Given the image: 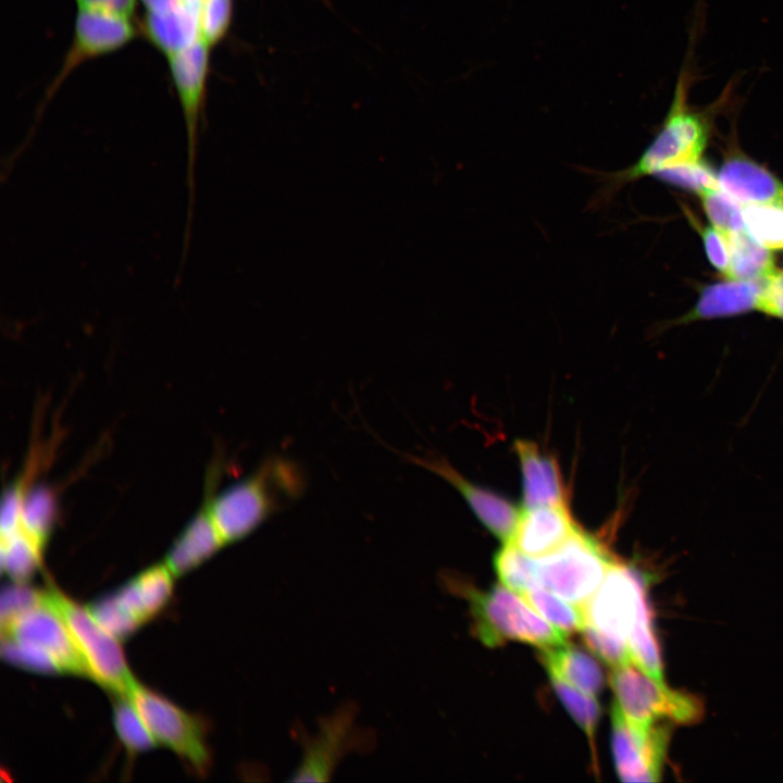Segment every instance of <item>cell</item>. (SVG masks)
I'll use <instances>...</instances> for the list:
<instances>
[{"instance_id": "cell-35", "label": "cell", "mask_w": 783, "mask_h": 783, "mask_svg": "<svg viewBox=\"0 0 783 783\" xmlns=\"http://www.w3.org/2000/svg\"><path fill=\"white\" fill-rule=\"evenodd\" d=\"M583 638L586 645L605 662L612 668L631 661L627 643L606 634L596 627L585 624Z\"/></svg>"}, {"instance_id": "cell-4", "label": "cell", "mask_w": 783, "mask_h": 783, "mask_svg": "<svg viewBox=\"0 0 783 783\" xmlns=\"http://www.w3.org/2000/svg\"><path fill=\"white\" fill-rule=\"evenodd\" d=\"M45 599L59 612L79 650L90 679L116 695H127L135 683L120 639L102 626L87 607L51 587Z\"/></svg>"}, {"instance_id": "cell-30", "label": "cell", "mask_w": 783, "mask_h": 783, "mask_svg": "<svg viewBox=\"0 0 783 783\" xmlns=\"http://www.w3.org/2000/svg\"><path fill=\"white\" fill-rule=\"evenodd\" d=\"M747 231L768 249L783 248V203L744 204Z\"/></svg>"}, {"instance_id": "cell-27", "label": "cell", "mask_w": 783, "mask_h": 783, "mask_svg": "<svg viewBox=\"0 0 783 783\" xmlns=\"http://www.w3.org/2000/svg\"><path fill=\"white\" fill-rule=\"evenodd\" d=\"M548 671V670H547ZM552 688L594 747L600 708L594 696L577 689L557 673L548 671Z\"/></svg>"}, {"instance_id": "cell-12", "label": "cell", "mask_w": 783, "mask_h": 783, "mask_svg": "<svg viewBox=\"0 0 783 783\" xmlns=\"http://www.w3.org/2000/svg\"><path fill=\"white\" fill-rule=\"evenodd\" d=\"M405 457L448 482L461 494L472 512L490 533L504 544L510 540L520 511L508 499L468 481L444 458L411 455Z\"/></svg>"}, {"instance_id": "cell-39", "label": "cell", "mask_w": 783, "mask_h": 783, "mask_svg": "<svg viewBox=\"0 0 783 783\" xmlns=\"http://www.w3.org/2000/svg\"><path fill=\"white\" fill-rule=\"evenodd\" d=\"M79 9L96 10L128 17L135 10L136 0H76Z\"/></svg>"}, {"instance_id": "cell-33", "label": "cell", "mask_w": 783, "mask_h": 783, "mask_svg": "<svg viewBox=\"0 0 783 783\" xmlns=\"http://www.w3.org/2000/svg\"><path fill=\"white\" fill-rule=\"evenodd\" d=\"M88 609L96 620L120 641L141 625L123 607L115 594L92 602Z\"/></svg>"}, {"instance_id": "cell-34", "label": "cell", "mask_w": 783, "mask_h": 783, "mask_svg": "<svg viewBox=\"0 0 783 783\" xmlns=\"http://www.w3.org/2000/svg\"><path fill=\"white\" fill-rule=\"evenodd\" d=\"M232 13V0H201L199 26L201 37L211 46L226 33Z\"/></svg>"}, {"instance_id": "cell-10", "label": "cell", "mask_w": 783, "mask_h": 783, "mask_svg": "<svg viewBox=\"0 0 783 783\" xmlns=\"http://www.w3.org/2000/svg\"><path fill=\"white\" fill-rule=\"evenodd\" d=\"M644 583L636 570L613 561L584 607L586 624L627 643L639 617L650 611Z\"/></svg>"}, {"instance_id": "cell-14", "label": "cell", "mask_w": 783, "mask_h": 783, "mask_svg": "<svg viewBox=\"0 0 783 783\" xmlns=\"http://www.w3.org/2000/svg\"><path fill=\"white\" fill-rule=\"evenodd\" d=\"M577 527L566 504L523 508L508 543L540 558L566 543Z\"/></svg>"}, {"instance_id": "cell-13", "label": "cell", "mask_w": 783, "mask_h": 783, "mask_svg": "<svg viewBox=\"0 0 783 783\" xmlns=\"http://www.w3.org/2000/svg\"><path fill=\"white\" fill-rule=\"evenodd\" d=\"M128 17L113 13L79 9L73 44L53 89L80 62L120 49L135 37Z\"/></svg>"}, {"instance_id": "cell-41", "label": "cell", "mask_w": 783, "mask_h": 783, "mask_svg": "<svg viewBox=\"0 0 783 783\" xmlns=\"http://www.w3.org/2000/svg\"><path fill=\"white\" fill-rule=\"evenodd\" d=\"M183 1L186 2V3H188V4H190V5H192V7L199 8V4H200V1H201V0H183Z\"/></svg>"}, {"instance_id": "cell-28", "label": "cell", "mask_w": 783, "mask_h": 783, "mask_svg": "<svg viewBox=\"0 0 783 783\" xmlns=\"http://www.w3.org/2000/svg\"><path fill=\"white\" fill-rule=\"evenodd\" d=\"M117 696L113 707L114 728L125 748L130 753H140L157 746L158 742L129 697Z\"/></svg>"}, {"instance_id": "cell-3", "label": "cell", "mask_w": 783, "mask_h": 783, "mask_svg": "<svg viewBox=\"0 0 783 783\" xmlns=\"http://www.w3.org/2000/svg\"><path fill=\"white\" fill-rule=\"evenodd\" d=\"M474 630L482 643L498 646L508 641L524 642L547 649L566 644L567 635L547 622L518 593L505 585L487 592L465 589Z\"/></svg>"}, {"instance_id": "cell-22", "label": "cell", "mask_w": 783, "mask_h": 783, "mask_svg": "<svg viewBox=\"0 0 783 783\" xmlns=\"http://www.w3.org/2000/svg\"><path fill=\"white\" fill-rule=\"evenodd\" d=\"M542 660L577 689L595 696L602 687L604 676L598 663L586 652L566 644L542 650Z\"/></svg>"}, {"instance_id": "cell-29", "label": "cell", "mask_w": 783, "mask_h": 783, "mask_svg": "<svg viewBox=\"0 0 783 783\" xmlns=\"http://www.w3.org/2000/svg\"><path fill=\"white\" fill-rule=\"evenodd\" d=\"M627 646L631 661L648 675L663 681L662 661L651 622V611L639 617L631 632Z\"/></svg>"}, {"instance_id": "cell-32", "label": "cell", "mask_w": 783, "mask_h": 783, "mask_svg": "<svg viewBox=\"0 0 783 783\" xmlns=\"http://www.w3.org/2000/svg\"><path fill=\"white\" fill-rule=\"evenodd\" d=\"M655 176L699 195L707 190L721 189L718 176L700 160L662 170Z\"/></svg>"}, {"instance_id": "cell-15", "label": "cell", "mask_w": 783, "mask_h": 783, "mask_svg": "<svg viewBox=\"0 0 783 783\" xmlns=\"http://www.w3.org/2000/svg\"><path fill=\"white\" fill-rule=\"evenodd\" d=\"M522 473L524 508L566 504V488L557 461L530 440L514 442Z\"/></svg>"}, {"instance_id": "cell-5", "label": "cell", "mask_w": 783, "mask_h": 783, "mask_svg": "<svg viewBox=\"0 0 783 783\" xmlns=\"http://www.w3.org/2000/svg\"><path fill=\"white\" fill-rule=\"evenodd\" d=\"M610 683L623 716L642 728L654 726L658 720L691 724L701 719V700L686 692L669 688L632 661L613 668Z\"/></svg>"}, {"instance_id": "cell-20", "label": "cell", "mask_w": 783, "mask_h": 783, "mask_svg": "<svg viewBox=\"0 0 783 783\" xmlns=\"http://www.w3.org/2000/svg\"><path fill=\"white\" fill-rule=\"evenodd\" d=\"M225 546L208 511L203 508L169 550L164 563L179 576L200 566Z\"/></svg>"}, {"instance_id": "cell-17", "label": "cell", "mask_w": 783, "mask_h": 783, "mask_svg": "<svg viewBox=\"0 0 783 783\" xmlns=\"http://www.w3.org/2000/svg\"><path fill=\"white\" fill-rule=\"evenodd\" d=\"M352 717L348 711L333 716L307 745L295 781H326L347 748Z\"/></svg>"}, {"instance_id": "cell-23", "label": "cell", "mask_w": 783, "mask_h": 783, "mask_svg": "<svg viewBox=\"0 0 783 783\" xmlns=\"http://www.w3.org/2000/svg\"><path fill=\"white\" fill-rule=\"evenodd\" d=\"M730 247L729 279L767 281L779 271L767 247L757 241L747 229L726 237Z\"/></svg>"}, {"instance_id": "cell-25", "label": "cell", "mask_w": 783, "mask_h": 783, "mask_svg": "<svg viewBox=\"0 0 783 783\" xmlns=\"http://www.w3.org/2000/svg\"><path fill=\"white\" fill-rule=\"evenodd\" d=\"M2 570L15 583H25L40 563L42 548L20 530L1 537Z\"/></svg>"}, {"instance_id": "cell-18", "label": "cell", "mask_w": 783, "mask_h": 783, "mask_svg": "<svg viewBox=\"0 0 783 783\" xmlns=\"http://www.w3.org/2000/svg\"><path fill=\"white\" fill-rule=\"evenodd\" d=\"M174 577L165 563L152 566L124 584L115 596L142 624L165 607L173 593Z\"/></svg>"}, {"instance_id": "cell-26", "label": "cell", "mask_w": 783, "mask_h": 783, "mask_svg": "<svg viewBox=\"0 0 783 783\" xmlns=\"http://www.w3.org/2000/svg\"><path fill=\"white\" fill-rule=\"evenodd\" d=\"M494 566L502 585L520 595L538 586L536 558L523 554L510 543H505L497 551Z\"/></svg>"}, {"instance_id": "cell-16", "label": "cell", "mask_w": 783, "mask_h": 783, "mask_svg": "<svg viewBox=\"0 0 783 783\" xmlns=\"http://www.w3.org/2000/svg\"><path fill=\"white\" fill-rule=\"evenodd\" d=\"M718 179L720 188L743 204L783 203V184L744 157L725 161Z\"/></svg>"}, {"instance_id": "cell-1", "label": "cell", "mask_w": 783, "mask_h": 783, "mask_svg": "<svg viewBox=\"0 0 783 783\" xmlns=\"http://www.w3.org/2000/svg\"><path fill=\"white\" fill-rule=\"evenodd\" d=\"M304 474L281 456L264 459L256 471L204 507L225 545L243 539L300 497Z\"/></svg>"}, {"instance_id": "cell-37", "label": "cell", "mask_w": 783, "mask_h": 783, "mask_svg": "<svg viewBox=\"0 0 783 783\" xmlns=\"http://www.w3.org/2000/svg\"><path fill=\"white\" fill-rule=\"evenodd\" d=\"M703 239L707 256L712 265L726 278H730L731 256L726 236L713 226L704 229Z\"/></svg>"}, {"instance_id": "cell-31", "label": "cell", "mask_w": 783, "mask_h": 783, "mask_svg": "<svg viewBox=\"0 0 783 783\" xmlns=\"http://www.w3.org/2000/svg\"><path fill=\"white\" fill-rule=\"evenodd\" d=\"M704 209L713 226L726 237L746 229L743 208L737 201L720 189L707 190L700 195Z\"/></svg>"}, {"instance_id": "cell-40", "label": "cell", "mask_w": 783, "mask_h": 783, "mask_svg": "<svg viewBox=\"0 0 783 783\" xmlns=\"http://www.w3.org/2000/svg\"><path fill=\"white\" fill-rule=\"evenodd\" d=\"M147 11L164 12L184 2L183 0H141Z\"/></svg>"}, {"instance_id": "cell-11", "label": "cell", "mask_w": 783, "mask_h": 783, "mask_svg": "<svg viewBox=\"0 0 783 783\" xmlns=\"http://www.w3.org/2000/svg\"><path fill=\"white\" fill-rule=\"evenodd\" d=\"M611 722L612 751L620 779L624 782L659 781L669 739L668 730L631 723L617 704L612 706Z\"/></svg>"}, {"instance_id": "cell-7", "label": "cell", "mask_w": 783, "mask_h": 783, "mask_svg": "<svg viewBox=\"0 0 783 783\" xmlns=\"http://www.w3.org/2000/svg\"><path fill=\"white\" fill-rule=\"evenodd\" d=\"M127 696L147 728L160 744L187 760L198 772H206L210 754L200 720L137 681Z\"/></svg>"}, {"instance_id": "cell-36", "label": "cell", "mask_w": 783, "mask_h": 783, "mask_svg": "<svg viewBox=\"0 0 783 783\" xmlns=\"http://www.w3.org/2000/svg\"><path fill=\"white\" fill-rule=\"evenodd\" d=\"M41 592L33 591L24 583H16L2 591L1 597V626L9 623L15 617L39 602Z\"/></svg>"}, {"instance_id": "cell-9", "label": "cell", "mask_w": 783, "mask_h": 783, "mask_svg": "<svg viewBox=\"0 0 783 783\" xmlns=\"http://www.w3.org/2000/svg\"><path fill=\"white\" fill-rule=\"evenodd\" d=\"M2 638L11 639L49 659L60 673L90 678L88 668L59 612L41 599L5 625Z\"/></svg>"}, {"instance_id": "cell-19", "label": "cell", "mask_w": 783, "mask_h": 783, "mask_svg": "<svg viewBox=\"0 0 783 783\" xmlns=\"http://www.w3.org/2000/svg\"><path fill=\"white\" fill-rule=\"evenodd\" d=\"M142 29L160 51L174 55L199 37V8L182 2L164 12L147 11Z\"/></svg>"}, {"instance_id": "cell-21", "label": "cell", "mask_w": 783, "mask_h": 783, "mask_svg": "<svg viewBox=\"0 0 783 783\" xmlns=\"http://www.w3.org/2000/svg\"><path fill=\"white\" fill-rule=\"evenodd\" d=\"M766 281H737L706 287L685 321L742 313L757 309Z\"/></svg>"}, {"instance_id": "cell-2", "label": "cell", "mask_w": 783, "mask_h": 783, "mask_svg": "<svg viewBox=\"0 0 783 783\" xmlns=\"http://www.w3.org/2000/svg\"><path fill=\"white\" fill-rule=\"evenodd\" d=\"M682 71L661 129L638 160L608 176L607 192L662 170L700 159L708 139V124L703 113L687 104L688 73Z\"/></svg>"}, {"instance_id": "cell-24", "label": "cell", "mask_w": 783, "mask_h": 783, "mask_svg": "<svg viewBox=\"0 0 783 783\" xmlns=\"http://www.w3.org/2000/svg\"><path fill=\"white\" fill-rule=\"evenodd\" d=\"M547 622L566 635L581 632L586 624L584 609L540 586L521 595Z\"/></svg>"}, {"instance_id": "cell-8", "label": "cell", "mask_w": 783, "mask_h": 783, "mask_svg": "<svg viewBox=\"0 0 783 783\" xmlns=\"http://www.w3.org/2000/svg\"><path fill=\"white\" fill-rule=\"evenodd\" d=\"M209 46L201 35H199L186 49L169 57L171 73L183 108L187 133L186 183L188 187V207L182 252L185 257L188 252L192 229L198 125L204 80L208 72Z\"/></svg>"}, {"instance_id": "cell-38", "label": "cell", "mask_w": 783, "mask_h": 783, "mask_svg": "<svg viewBox=\"0 0 783 783\" xmlns=\"http://www.w3.org/2000/svg\"><path fill=\"white\" fill-rule=\"evenodd\" d=\"M757 309L768 314L783 318L782 272H778L775 275L766 281Z\"/></svg>"}, {"instance_id": "cell-6", "label": "cell", "mask_w": 783, "mask_h": 783, "mask_svg": "<svg viewBox=\"0 0 783 783\" xmlns=\"http://www.w3.org/2000/svg\"><path fill=\"white\" fill-rule=\"evenodd\" d=\"M612 563L600 545L577 529L556 550L536 558L537 584L584 609Z\"/></svg>"}]
</instances>
